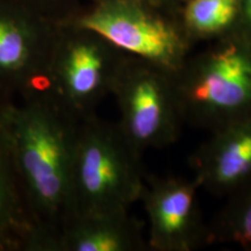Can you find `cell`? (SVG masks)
<instances>
[{
	"label": "cell",
	"instance_id": "obj_1",
	"mask_svg": "<svg viewBox=\"0 0 251 251\" xmlns=\"http://www.w3.org/2000/svg\"><path fill=\"white\" fill-rule=\"evenodd\" d=\"M80 120L50 91L15 98L8 107V149L29 222V251H57L72 219V159Z\"/></svg>",
	"mask_w": 251,
	"mask_h": 251
},
{
	"label": "cell",
	"instance_id": "obj_2",
	"mask_svg": "<svg viewBox=\"0 0 251 251\" xmlns=\"http://www.w3.org/2000/svg\"><path fill=\"white\" fill-rule=\"evenodd\" d=\"M140 156L118 125L96 114L81 119L72 159V219L127 214L144 187Z\"/></svg>",
	"mask_w": 251,
	"mask_h": 251
},
{
	"label": "cell",
	"instance_id": "obj_3",
	"mask_svg": "<svg viewBox=\"0 0 251 251\" xmlns=\"http://www.w3.org/2000/svg\"><path fill=\"white\" fill-rule=\"evenodd\" d=\"M130 58L121 62L111 93L120 111L119 128L141 155L174 142L183 117L175 75L144 59Z\"/></svg>",
	"mask_w": 251,
	"mask_h": 251
},
{
	"label": "cell",
	"instance_id": "obj_4",
	"mask_svg": "<svg viewBox=\"0 0 251 251\" xmlns=\"http://www.w3.org/2000/svg\"><path fill=\"white\" fill-rule=\"evenodd\" d=\"M181 117L214 129L251 105V55L235 45L216 49L175 75Z\"/></svg>",
	"mask_w": 251,
	"mask_h": 251
},
{
	"label": "cell",
	"instance_id": "obj_5",
	"mask_svg": "<svg viewBox=\"0 0 251 251\" xmlns=\"http://www.w3.org/2000/svg\"><path fill=\"white\" fill-rule=\"evenodd\" d=\"M77 26L102 37L119 51L174 75L185 64L184 43L178 31L129 0H105L83 15Z\"/></svg>",
	"mask_w": 251,
	"mask_h": 251
},
{
	"label": "cell",
	"instance_id": "obj_6",
	"mask_svg": "<svg viewBox=\"0 0 251 251\" xmlns=\"http://www.w3.org/2000/svg\"><path fill=\"white\" fill-rule=\"evenodd\" d=\"M93 36L52 48L49 64V91L79 119L96 114L98 103L111 93L122 62L105 46L107 41Z\"/></svg>",
	"mask_w": 251,
	"mask_h": 251
},
{
	"label": "cell",
	"instance_id": "obj_7",
	"mask_svg": "<svg viewBox=\"0 0 251 251\" xmlns=\"http://www.w3.org/2000/svg\"><path fill=\"white\" fill-rule=\"evenodd\" d=\"M200 185L181 178L144 184L142 196L149 221L148 247L158 251H188L208 241L198 208Z\"/></svg>",
	"mask_w": 251,
	"mask_h": 251
},
{
	"label": "cell",
	"instance_id": "obj_8",
	"mask_svg": "<svg viewBox=\"0 0 251 251\" xmlns=\"http://www.w3.org/2000/svg\"><path fill=\"white\" fill-rule=\"evenodd\" d=\"M52 48L29 21L0 12V91L14 98L50 90Z\"/></svg>",
	"mask_w": 251,
	"mask_h": 251
},
{
	"label": "cell",
	"instance_id": "obj_9",
	"mask_svg": "<svg viewBox=\"0 0 251 251\" xmlns=\"http://www.w3.org/2000/svg\"><path fill=\"white\" fill-rule=\"evenodd\" d=\"M196 164L198 183L213 193L244 181L251 175V122L230 121L215 129Z\"/></svg>",
	"mask_w": 251,
	"mask_h": 251
},
{
	"label": "cell",
	"instance_id": "obj_10",
	"mask_svg": "<svg viewBox=\"0 0 251 251\" xmlns=\"http://www.w3.org/2000/svg\"><path fill=\"white\" fill-rule=\"evenodd\" d=\"M146 246L129 214L75 216L59 237L57 251H137Z\"/></svg>",
	"mask_w": 251,
	"mask_h": 251
},
{
	"label": "cell",
	"instance_id": "obj_11",
	"mask_svg": "<svg viewBox=\"0 0 251 251\" xmlns=\"http://www.w3.org/2000/svg\"><path fill=\"white\" fill-rule=\"evenodd\" d=\"M15 98L0 91V251H29L30 227L9 155L6 117Z\"/></svg>",
	"mask_w": 251,
	"mask_h": 251
},
{
	"label": "cell",
	"instance_id": "obj_12",
	"mask_svg": "<svg viewBox=\"0 0 251 251\" xmlns=\"http://www.w3.org/2000/svg\"><path fill=\"white\" fill-rule=\"evenodd\" d=\"M238 11V0H191L185 8V23L194 33L211 35L230 26Z\"/></svg>",
	"mask_w": 251,
	"mask_h": 251
},
{
	"label": "cell",
	"instance_id": "obj_13",
	"mask_svg": "<svg viewBox=\"0 0 251 251\" xmlns=\"http://www.w3.org/2000/svg\"><path fill=\"white\" fill-rule=\"evenodd\" d=\"M219 237L227 238L243 247H251V197L224 219L221 234L213 237L212 241Z\"/></svg>",
	"mask_w": 251,
	"mask_h": 251
},
{
	"label": "cell",
	"instance_id": "obj_14",
	"mask_svg": "<svg viewBox=\"0 0 251 251\" xmlns=\"http://www.w3.org/2000/svg\"><path fill=\"white\" fill-rule=\"evenodd\" d=\"M246 14L251 24V0H246Z\"/></svg>",
	"mask_w": 251,
	"mask_h": 251
}]
</instances>
